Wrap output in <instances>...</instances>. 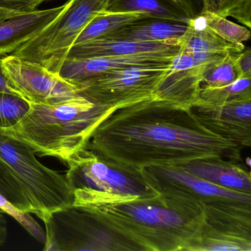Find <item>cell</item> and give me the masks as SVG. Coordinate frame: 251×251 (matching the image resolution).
I'll list each match as a JSON object with an SVG mask.
<instances>
[{"instance_id": "cell-1", "label": "cell", "mask_w": 251, "mask_h": 251, "mask_svg": "<svg viewBox=\"0 0 251 251\" xmlns=\"http://www.w3.org/2000/svg\"><path fill=\"white\" fill-rule=\"evenodd\" d=\"M86 149L131 173L201 160L242 162V147L207 129L189 108L153 98L111 110Z\"/></svg>"}, {"instance_id": "cell-2", "label": "cell", "mask_w": 251, "mask_h": 251, "mask_svg": "<svg viewBox=\"0 0 251 251\" xmlns=\"http://www.w3.org/2000/svg\"><path fill=\"white\" fill-rule=\"evenodd\" d=\"M86 207L136 251H192L205 223L201 205L161 194Z\"/></svg>"}, {"instance_id": "cell-3", "label": "cell", "mask_w": 251, "mask_h": 251, "mask_svg": "<svg viewBox=\"0 0 251 251\" xmlns=\"http://www.w3.org/2000/svg\"><path fill=\"white\" fill-rule=\"evenodd\" d=\"M29 103L18 123L0 132L24 142L36 154L65 163L86 148L97 125L111 111L82 96L52 105Z\"/></svg>"}, {"instance_id": "cell-4", "label": "cell", "mask_w": 251, "mask_h": 251, "mask_svg": "<svg viewBox=\"0 0 251 251\" xmlns=\"http://www.w3.org/2000/svg\"><path fill=\"white\" fill-rule=\"evenodd\" d=\"M140 173L161 195L201 205L207 226L251 234V193L217 186L179 166H151Z\"/></svg>"}, {"instance_id": "cell-5", "label": "cell", "mask_w": 251, "mask_h": 251, "mask_svg": "<svg viewBox=\"0 0 251 251\" xmlns=\"http://www.w3.org/2000/svg\"><path fill=\"white\" fill-rule=\"evenodd\" d=\"M66 164L68 170L65 176L73 189L75 205L95 206L159 195L141 173L120 168L86 148L74 154Z\"/></svg>"}, {"instance_id": "cell-6", "label": "cell", "mask_w": 251, "mask_h": 251, "mask_svg": "<svg viewBox=\"0 0 251 251\" xmlns=\"http://www.w3.org/2000/svg\"><path fill=\"white\" fill-rule=\"evenodd\" d=\"M24 142L0 132V162L21 186L33 208L43 220L47 215L74 201L66 176L48 168Z\"/></svg>"}, {"instance_id": "cell-7", "label": "cell", "mask_w": 251, "mask_h": 251, "mask_svg": "<svg viewBox=\"0 0 251 251\" xmlns=\"http://www.w3.org/2000/svg\"><path fill=\"white\" fill-rule=\"evenodd\" d=\"M43 222L44 251H136L88 207L70 204L50 213Z\"/></svg>"}, {"instance_id": "cell-8", "label": "cell", "mask_w": 251, "mask_h": 251, "mask_svg": "<svg viewBox=\"0 0 251 251\" xmlns=\"http://www.w3.org/2000/svg\"><path fill=\"white\" fill-rule=\"evenodd\" d=\"M111 0H68L65 9L36 36L11 55L38 63L57 74L77 36Z\"/></svg>"}, {"instance_id": "cell-9", "label": "cell", "mask_w": 251, "mask_h": 251, "mask_svg": "<svg viewBox=\"0 0 251 251\" xmlns=\"http://www.w3.org/2000/svg\"><path fill=\"white\" fill-rule=\"evenodd\" d=\"M172 62L138 64L116 69L75 85L80 96L109 110L155 98Z\"/></svg>"}, {"instance_id": "cell-10", "label": "cell", "mask_w": 251, "mask_h": 251, "mask_svg": "<svg viewBox=\"0 0 251 251\" xmlns=\"http://www.w3.org/2000/svg\"><path fill=\"white\" fill-rule=\"evenodd\" d=\"M1 67L10 86L28 102L52 105L80 96L75 85L38 63L11 55L2 58Z\"/></svg>"}, {"instance_id": "cell-11", "label": "cell", "mask_w": 251, "mask_h": 251, "mask_svg": "<svg viewBox=\"0 0 251 251\" xmlns=\"http://www.w3.org/2000/svg\"><path fill=\"white\" fill-rule=\"evenodd\" d=\"M190 109L213 133L243 148L251 146V99L223 103L198 100Z\"/></svg>"}, {"instance_id": "cell-12", "label": "cell", "mask_w": 251, "mask_h": 251, "mask_svg": "<svg viewBox=\"0 0 251 251\" xmlns=\"http://www.w3.org/2000/svg\"><path fill=\"white\" fill-rule=\"evenodd\" d=\"M214 62H198L190 55L179 52L158 85L155 98L190 108L199 100L204 75Z\"/></svg>"}, {"instance_id": "cell-13", "label": "cell", "mask_w": 251, "mask_h": 251, "mask_svg": "<svg viewBox=\"0 0 251 251\" xmlns=\"http://www.w3.org/2000/svg\"><path fill=\"white\" fill-rule=\"evenodd\" d=\"M179 52H151L130 55H112L95 58H66L57 75L63 80L75 86L94 76L138 64H161L173 61Z\"/></svg>"}, {"instance_id": "cell-14", "label": "cell", "mask_w": 251, "mask_h": 251, "mask_svg": "<svg viewBox=\"0 0 251 251\" xmlns=\"http://www.w3.org/2000/svg\"><path fill=\"white\" fill-rule=\"evenodd\" d=\"M67 2L49 9L23 13L0 23V58L11 55L27 41L50 24L64 9Z\"/></svg>"}, {"instance_id": "cell-15", "label": "cell", "mask_w": 251, "mask_h": 251, "mask_svg": "<svg viewBox=\"0 0 251 251\" xmlns=\"http://www.w3.org/2000/svg\"><path fill=\"white\" fill-rule=\"evenodd\" d=\"M184 34L168 42L179 48V52L192 56L198 62H214L227 53L242 52L243 44H231L205 28H195L187 25Z\"/></svg>"}, {"instance_id": "cell-16", "label": "cell", "mask_w": 251, "mask_h": 251, "mask_svg": "<svg viewBox=\"0 0 251 251\" xmlns=\"http://www.w3.org/2000/svg\"><path fill=\"white\" fill-rule=\"evenodd\" d=\"M179 167L217 186L251 193V173L240 163L224 160H201Z\"/></svg>"}, {"instance_id": "cell-17", "label": "cell", "mask_w": 251, "mask_h": 251, "mask_svg": "<svg viewBox=\"0 0 251 251\" xmlns=\"http://www.w3.org/2000/svg\"><path fill=\"white\" fill-rule=\"evenodd\" d=\"M170 52H179V48L161 42L98 39L73 45L67 54V58L81 59L112 55Z\"/></svg>"}, {"instance_id": "cell-18", "label": "cell", "mask_w": 251, "mask_h": 251, "mask_svg": "<svg viewBox=\"0 0 251 251\" xmlns=\"http://www.w3.org/2000/svg\"><path fill=\"white\" fill-rule=\"evenodd\" d=\"M188 25L184 23L158 19L144 18L111 32L101 39L167 44L184 34Z\"/></svg>"}, {"instance_id": "cell-19", "label": "cell", "mask_w": 251, "mask_h": 251, "mask_svg": "<svg viewBox=\"0 0 251 251\" xmlns=\"http://www.w3.org/2000/svg\"><path fill=\"white\" fill-rule=\"evenodd\" d=\"M107 11L138 13L146 15L149 18L186 25L189 24L191 20L168 0H111Z\"/></svg>"}, {"instance_id": "cell-20", "label": "cell", "mask_w": 251, "mask_h": 251, "mask_svg": "<svg viewBox=\"0 0 251 251\" xmlns=\"http://www.w3.org/2000/svg\"><path fill=\"white\" fill-rule=\"evenodd\" d=\"M192 251H251V236L239 232L214 228L204 223Z\"/></svg>"}, {"instance_id": "cell-21", "label": "cell", "mask_w": 251, "mask_h": 251, "mask_svg": "<svg viewBox=\"0 0 251 251\" xmlns=\"http://www.w3.org/2000/svg\"><path fill=\"white\" fill-rule=\"evenodd\" d=\"M149 18L133 12H113L105 11L95 17L79 34L74 45L85 43L105 37L111 32L141 19Z\"/></svg>"}, {"instance_id": "cell-22", "label": "cell", "mask_w": 251, "mask_h": 251, "mask_svg": "<svg viewBox=\"0 0 251 251\" xmlns=\"http://www.w3.org/2000/svg\"><path fill=\"white\" fill-rule=\"evenodd\" d=\"M189 25L205 28L231 44H243L251 39L250 29L237 25L213 11H205L192 19Z\"/></svg>"}, {"instance_id": "cell-23", "label": "cell", "mask_w": 251, "mask_h": 251, "mask_svg": "<svg viewBox=\"0 0 251 251\" xmlns=\"http://www.w3.org/2000/svg\"><path fill=\"white\" fill-rule=\"evenodd\" d=\"M243 99H251V77H239L223 87H201L198 100L210 103H223Z\"/></svg>"}, {"instance_id": "cell-24", "label": "cell", "mask_w": 251, "mask_h": 251, "mask_svg": "<svg viewBox=\"0 0 251 251\" xmlns=\"http://www.w3.org/2000/svg\"><path fill=\"white\" fill-rule=\"evenodd\" d=\"M235 54L227 53L213 63L204 75L201 87H223L239 78L235 62Z\"/></svg>"}, {"instance_id": "cell-25", "label": "cell", "mask_w": 251, "mask_h": 251, "mask_svg": "<svg viewBox=\"0 0 251 251\" xmlns=\"http://www.w3.org/2000/svg\"><path fill=\"white\" fill-rule=\"evenodd\" d=\"M30 103L14 94L0 92V129L18 123L29 111Z\"/></svg>"}, {"instance_id": "cell-26", "label": "cell", "mask_w": 251, "mask_h": 251, "mask_svg": "<svg viewBox=\"0 0 251 251\" xmlns=\"http://www.w3.org/2000/svg\"><path fill=\"white\" fill-rule=\"evenodd\" d=\"M251 0H233L226 8L217 13L222 17H231L251 29Z\"/></svg>"}, {"instance_id": "cell-27", "label": "cell", "mask_w": 251, "mask_h": 251, "mask_svg": "<svg viewBox=\"0 0 251 251\" xmlns=\"http://www.w3.org/2000/svg\"><path fill=\"white\" fill-rule=\"evenodd\" d=\"M189 19L195 18L208 9V0H168Z\"/></svg>"}, {"instance_id": "cell-28", "label": "cell", "mask_w": 251, "mask_h": 251, "mask_svg": "<svg viewBox=\"0 0 251 251\" xmlns=\"http://www.w3.org/2000/svg\"><path fill=\"white\" fill-rule=\"evenodd\" d=\"M49 1L52 0H0V8L21 13L31 12Z\"/></svg>"}, {"instance_id": "cell-29", "label": "cell", "mask_w": 251, "mask_h": 251, "mask_svg": "<svg viewBox=\"0 0 251 251\" xmlns=\"http://www.w3.org/2000/svg\"><path fill=\"white\" fill-rule=\"evenodd\" d=\"M235 62L239 77H251V52L250 48L235 54Z\"/></svg>"}, {"instance_id": "cell-30", "label": "cell", "mask_w": 251, "mask_h": 251, "mask_svg": "<svg viewBox=\"0 0 251 251\" xmlns=\"http://www.w3.org/2000/svg\"><path fill=\"white\" fill-rule=\"evenodd\" d=\"M8 237V222L3 214V211L0 210V246L3 245Z\"/></svg>"}, {"instance_id": "cell-31", "label": "cell", "mask_w": 251, "mask_h": 251, "mask_svg": "<svg viewBox=\"0 0 251 251\" xmlns=\"http://www.w3.org/2000/svg\"><path fill=\"white\" fill-rule=\"evenodd\" d=\"M1 61H2V58H0V92L14 94V95L19 96L17 92L8 84V80H7L5 76L4 75L3 73H2V67H1Z\"/></svg>"}, {"instance_id": "cell-32", "label": "cell", "mask_w": 251, "mask_h": 251, "mask_svg": "<svg viewBox=\"0 0 251 251\" xmlns=\"http://www.w3.org/2000/svg\"><path fill=\"white\" fill-rule=\"evenodd\" d=\"M23 14V13L0 8V23L4 21V20H8V19L15 17V16L20 15V14Z\"/></svg>"}]
</instances>
